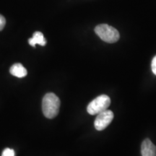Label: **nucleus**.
<instances>
[{"label": "nucleus", "instance_id": "nucleus-7", "mask_svg": "<svg viewBox=\"0 0 156 156\" xmlns=\"http://www.w3.org/2000/svg\"><path fill=\"white\" fill-rule=\"evenodd\" d=\"M28 43L33 47H35L36 44H39L41 46H44L46 44V40L45 39L42 33L39 32V31H36L34 34V36H33L32 38L29 39Z\"/></svg>", "mask_w": 156, "mask_h": 156}, {"label": "nucleus", "instance_id": "nucleus-2", "mask_svg": "<svg viewBox=\"0 0 156 156\" xmlns=\"http://www.w3.org/2000/svg\"><path fill=\"white\" fill-rule=\"evenodd\" d=\"M95 32L103 41L109 43V44L117 42L120 38L119 31L114 27L107 24L97 25L95 28Z\"/></svg>", "mask_w": 156, "mask_h": 156}, {"label": "nucleus", "instance_id": "nucleus-10", "mask_svg": "<svg viewBox=\"0 0 156 156\" xmlns=\"http://www.w3.org/2000/svg\"><path fill=\"white\" fill-rule=\"evenodd\" d=\"M151 68H152V71H153V74L155 75H156V56H154L153 60H152Z\"/></svg>", "mask_w": 156, "mask_h": 156}, {"label": "nucleus", "instance_id": "nucleus-5", "mask_svg": "<svg viewBox=\"0 0 156 156\" xmlns=\"http://www.w3.org/2000/svg\"><path fill=\"white\" fill-rule=\"evenodd\" d=\"M142 156H156V146L150 139H145L141 145Z\"/></svg>", "mask_w": 156, "mask_h": 156}, {"label": "nucleus", "instance_id": "nucleus-9", "mask_svg": "<svg viewBox=\"0 0 156 156\" xmlns=\"http://www.w3.org/2000/svg\"><path fill=\"white\" fill-rule=\"evenodd\" d=\"M6 25V20L3 15H0V31L2 30Z\"/></svg>", "mask_w": 156, "mask_h": 156}, {"label": "nucleus", "instance_id": "nucleus-3", "mask_svg": "<svg viewBox=\"0 0 156 156\" xmlns=\"http://www.w3.org/2000/svg\"><path fill=\"white\" fill-rule=\"evenodd\" d=\"M110 104V98L106 95H101L89 103L87 107V111L90 115L98 114L99 113L106 110Z\"/></svg>", "mask_w": 156, "mask_h": 156}, {"label": "nucleus", "instance_id": "nucleus-6", "mask_svg": "<svg viewBox=\"0 0 156 156\" xmlns=\"http://www.w3.org/2000/svg\"><path fill=\"white\" fill-rule=\"evenodd\" d=\"M9 72H10V74L12 75L19 78L24 77L27 75V74H28L27 69L23 67L22 64L20 63L13 64V65L10 67Z\"/></svg>", "mask_w": 156, "mask_h": 156}, {"label": "nucleus", "instance_id": "nucleus-1", "mask_svg": "<svg viewBox=\"0 0 156 156\" xmlns=\"http://www.w3.org/2000/svg\"><path fill=\"white\" fill-rule=\"evenodd\" d=\"M59 108L60 100L54 93H49L45 95L42 101V110L46 118H55L59 112Z\"/></svg>", "mask_w": 156, "mask_h": 156}, {"label": "nucleus", "instance_id": "nucleus-8", "mask_svg": "<svg viewBox=\"0 0 156 156\" xmlns=\"http://www.w3.org/2000/svg\"><path fill=\"white\" fill-rule=\"evenodd\" d=\"M2 156H15L14 150L10 149V148H6L4 150Z\"/></svg>", "mask_w": 156, "mask_h": 156}, {"label": "nucleus", "instance_id": "nucleus-4", "mask_svg": "<svg viewBox=\"0 0 156 156\" xmlns=\"http://www.w3.org/2000/svg\"><path fill=\"white\" fill-rule=\"evenodd\" d=\"M114 119V114L112 111L105 110L99 113L94 122L95 127L98 131L106 129L112 122Z\"/></svg>", "mask_w": 156, "mask_h": 156}]
</instances>
